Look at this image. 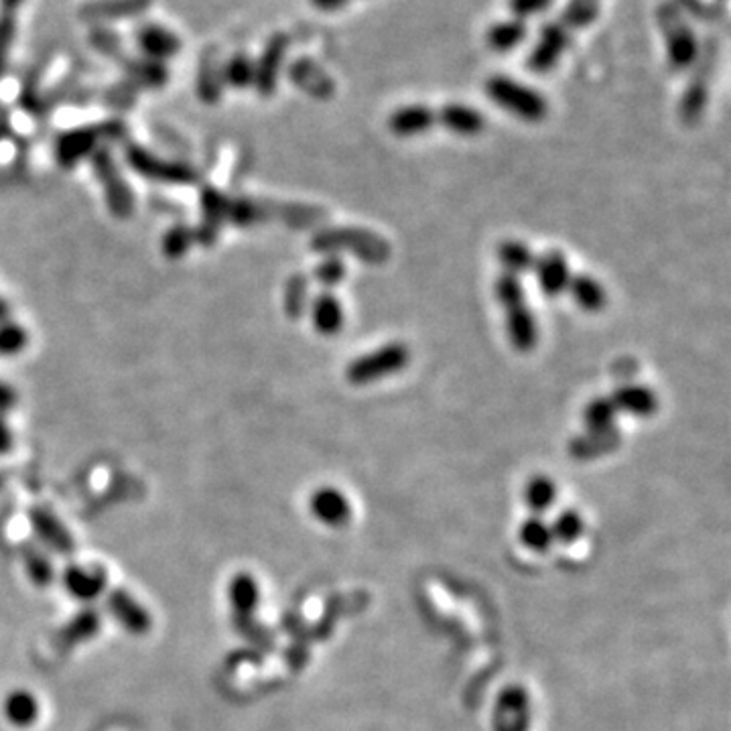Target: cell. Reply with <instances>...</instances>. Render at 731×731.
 Listing matches in <instances>:
<instances>
[{
  "label": "cell",
  "instance_id": "8992f818",
  "mask_svg": "<svg viewBox=\"0 0 731 731\" xmlns=\"http://www.w3.org/2000/svg\"><path fill=\"white\" fill-rule=\"evenodd\" d=\"M409 362L411 350L401 342H390L352 360L346 368V378L354 386H366L405 370Z\"/></svg>",
  "mask_w": 731,
  "mask_h": 731
},
{
  "label": "cell",
  "instance_id": "ac0fdd59",
  "mask_svg": "<svg viewBox=\"0 0 731 731\" xmlns=\"http://www.w3.org/2000/svg\"><path fill=\"white\" fill-rule=\"evenodd\" d=\"M437 126H443L451 135L472 139L486 130V116L476 106L447 102L437 108Z\"/></svg>",
  "mask_w": 731,
  "mask_h": 731
},
{
  "label": "cell",
  "instance_id": "8d00e7d4",
  "mask_svg": "<svg viewBox=\"0 0 731 731\" xmlns=\"http://www.w3.org/2000/svg\"><path fill=\"white\" fill-rule=\"evenodd\" d=\"M224 86H226L224 84V76H222V72L218 68L216 59L214 57H212V61L206 59L202 63V68H199V72H197V84H195V88H197L199 100L206 102V104H218L220 98H222Z\"/></svg>",
  "mask_w": 731,
  "mask_h": 731
},
{
  "label": "cell",
  "instance_id": "b9f144b4",
  "mask_svg": "<svg viewBox=\"0 0 731 731\" xmlns=\"http://www.w3.org/2000/svg\"><path fill=\"white\" fill-rule=\"evenodd\" d=\"M23 565L27 571V577L33 581V585L37 587H49L51 581L55 579V569L53 563L49 559L47 553L39 551L37 547H23Z\"/></svg>",
  "mask_w": 731,
  "mask_h": 731
},
{
  "label": "cell",
  "instance_id": "f35d334b",
  "mask_svg": "<svg viewBox=\"0 0 731 731\" xmlns=\"http://www.w3.org/2000/svg\"><path fill=\"white\" fill-rule=\"evenodd\" d=\"M224 84L234 90L254 88V59L248 53H234L222 70Z\"/></svg>",
  "mask_w": 731,
  "mask_h": 731
},
{
  "label": "cell",
  "instance_id": "5b68a950",
  "mask_svg": "<svg viewBox=\"0 0 731 731\" xmlns=\"http://www.w3.org/2000/svg\"><path fill=\"white\" fill-rule=\"evenodd\" d=\"M717 41L709 39L705 43V47L701 45V53L697 63L693 65V74L691 80L679 100V118L683 124L687 126H695L703 120V114L707 110L709 104V92H711V80L715 76L717 70Z\"/></svg>",
  "mask_w": 731,
  "mask_h": 731
},
{
  "label": "cell",
  "instance_id": "7bdbcfd3",
  "mask_svg": "<svg viewBox=\"0 0 731 731\" xmlns=\"http://www.w3.org/2000/svg\"><path fill=\"white\" fill-rule=\"evenodd\" d=\"M348 275V267L344 258L336 256V254H327L323 256V260L317 262V267L313 271V279L317 285H321L325 291L336 289L338 285H342L346 281Z\"/></svg>",
  "mask_w": 731,
  "mask_h": 731
},
{
  "label": "cell",
  "instance_id": "6da1fadb",
  "mask_svg": "<svg viewBox=\"0 0 731 731\" xmlns=\"http://www.w3.org/2000/svg\"><path fill=\"white\" fill-rule=\"evenodd\" d=\"M311 250L317 254H352L370 267H382L392 256L390 242L376 232L354 228V226H336V228H319L311 236Z\"/></svg>",
  "mask_w": 731,
  "mask_h": 731
},
{
  "label": "cell",
  "instance_id": "ffe728a7",
  "mask_svg": "<svg viewBox=\"0 0 731 731\" xmlns=\"http://www.w3.org/2000/svg\"><path fill=\"white\" fill-rule=\"evenodd\" d=\"M502 311L506 315V334L512 348L522 354L533 352L539 344V323L528 303L524 301Z\"/></svg>",
  "mask_w": 731,
  "mask_h": 731
},
{
  "label": "cell",
  "instance_id": "5bb4252c",
  "mask_svg": "<svg viewBox=\"0 0 731 731\" xmlns=\"http://www.w3.org/2000/svg\"><path fill=\"white\" fill-rule=\"evenodd\" d=\"M230 197L216 187L202 191V224L195 230V242L206 248L214 246L224 224L228 222Z\"/></svg>",
  "mask_w": 731,
  "mask_h": 731
},
{
  "label": "cell",
  "instance_id": "6f0895ef",
  "mask_svg": "<svg viewBox=\"0 0 731 731\" xmlns=\"http://www.w3.org/2000/svg\"><path fill=\"white\" fill-rule=\"evenodd\" d=\"M5 484H7V474H3V472H0V490H3V488H5Z\"/></svg>",
  "mask_w": 731,
  "mask_h": 731
},
{
  "label": "cell",
  "instance_id": "d6986e66",
  "mask_svg": "<svg viewBox=\"0 0 731 731\" xmlns=\"http://www.w3.org/2000/svg\"><path fill=\"white\" fill-rule=\"evenodd\" d=\"M153 0H90L80 9V19L92 25H108L147 13Z\"/></svg>",
  "mask_w": 731,
  "mask_h": 731
},
{
  "label": "cell",
  "instance_id": "836d02e7",
  "mask_svg": "<svg viewBox=\"0 0 731 731\" xmlns=\"http://www.w3.org/2000/svg\"><path fill=\"white\" fill-rule=\"evenodd\" d=\"M5 717L17 727H29L39 719V701L25 689L13 691L5 701Z\"/></svg>",
  "mask_w": 731,
  "mask_h": 731
},
{
  "label": "cell",
  "instance_id": "9f6ffc18",
  "mask_svg": "<svg viewBox=\"0 0 731 731\" xmlns=\"http://www.w3.org/2000/svg\"><path fill=\"white\" fill-rule=\"evenodd\" d=\"M9 315H11V307L3 297H0V321H7Z\"/></svg>",
  "mask_w": 731,
  "mask_h": 731
},
{
  "label": "cell",
  "instance_id": "4fadbf2b",
  "mask_svg": "<svg viewBox=\"0 0 731 731\" xmlns=\"http://www.w3.org/2000/svg\"><path fill=\"white\" fill-rule=\"evenodd\" d=\"M388 130L398 139H413L427 135L437 126V108L429 104H405L390 112L386 120Z\"/></svg>",
  "mask_w": 731,
  "mask_h": 731
},
{
  "label": "cell",
  "instance_id": "d590c367",
  "mask_svg": "<svg viewBox=\"0 0 731 731\" xmlns=\"http://www.w3.org/2000/svg\"><path fill=\"white\" fill-rule=\"evenodd\" d=\"M618 411L610 396H595L583 409V425L587 431H610L616 429Z\"/></svg>",
  "mask_w": 731,
  "mask_h": 731
},
{
  "label": "cell",
  "instance_id": "30bf717a",
  "mask_svg": "<svg viewBox=\"0 0 731 731\" xmlns=\"http://www.w3.org/2000/svg\"><path fill=\"white\" fill-rule=\"evenodd\" d=\"M571 43L573 39L553 19H549L539 29V37L526 55V70L537 76L553 72L563 59V55L567 53V49L571 47Z\"/></svg>",
  "mask_w": 731,
  "mask_h": 731
},
{
  "label": "cell",
  "instance_id": "4316f807",
  "mask_svg": "<svg viewBox=\"0 0 731 731\" xmlns=\"http://www.w3.org/2000/svg\"><path fill=\"white\" fill-rule=\"evenodd\" d=\"M604 0H567L565 7L553 19L571 39L589 27H593L602 15Z\"/></svg>",
  "mask_w": 731,
  "mask_h": 731
},
{
  "label": "cell",
  "instance_id": "3957f363",
  "mask_svg": "<svg viewBox=\"0 0 731 731\" xmlns=\"http://www.w3.org/2000/svg\"><path fill=\"white\" fill-rule=\"evenodd\" d=\"M484 94L492 104L528 124L543 122L551 110L545 94L504 74L490 76L484 82Z\"/></svg>",
  "mask_w": 731,
  "mask_h": 731
},
{
  "label": "cell",
  "instance_id": "db71d44e",
  "mask_svg": "<svg viewBox=\"0 0 731 731\" xmlns=\"http://www.w3.org/2000/svg\"><path fill=\"white\" fill-rule=\"evenodd\" d=\"M13 449V431L7 425L5 417L0 415V455H5Z\"/></svg>",
  "mask_w": 731,
  "mask_h": 731
},
{
  "label": "cell",
  "instance_id": "44dd1931",
  "mask_svg": "<svg viewBox=\"0 0 731 731\" xmlns=\"http://www.w3.org/2000/svg\"><path fill=\"white\" fill-rule=\"evenodd\" d=\"M311 514L329 528H340L346 526L352 518V504L344 492L338 488H319L313 492L309 500Z\"/></svg>",
  "mask_w": 731,
  "mask_h": 731
},
{
  "label": "cell",
  "instance_id": "ee69618b",
  "mask_svg": "<svg viewBox=\"0 0 731 731\" xmlns=\"http://www.w3.org/2000/svg\"><path fill=\"white\" fill-rule=\"evenodd\" d=\"M193 244H195V230L189 228L187 224H175L165 232L161 240V252L169 260H177L185 256Z\"/></svg>",
  "mask_w": 731,
  "mask_h": 731
},
{
  "label": "cell",
  "instance_id": "603a6c76",
  "mask_svg": "<svg viewBox=\"0 0 731 731\" xmlns=\"http://www.w3.org/2000/svg\"><path fill=\"white\" fill-rule=\"evenodd\" d=\"M63 587L80 602H94L104 593L108 577L102 567L68 565L63 571Z\"/></svg>",
  "mask_w": 731,
  "mask_h": 731
},
{
  "label": "cell",
  "instance_id": "f546056e",
  "mask_svg": "<svg viewBox=\"0 0 731 731\" xmlns=\"http://www.w3.org/2000/svg\"><path fill=\"white\" fill-rule=\"evenodd\" d=\"M124 72L130 86H139L147 90H159L169 82V70L163 61H155L149 57L141 59H124Z\"/></svg>",
  "mask_w": 731,
  "mask_h": 731
},
{
  "label": "cell",
  "instance_id": "277c9868",
  "mask_svg": "<svg viewBox=\"0 0 731 731\" xmlns=\"http://www.w3.org/2000/svg\"><path fill=\"white\" fill-rule=\"evenodd\" d=\"M124 132L126 126L118 120L65 130L55 141V159L61 167L72 169L82 159L94 155L100 149L102 141H118L120 137H124Z\"/></svg>",
  "mask_w": 731,
  "mask_h": 731
},
{
  "label": "cell",
  "instance_id": "f5cc1de1",
  "mask_svg": "<svg viewBox=\"0 0 731 731\" xmlns=\"http://www.w3.org/2000/svg\"><path fill=\"white\" fill-rule=\"evenodd\" d=\"M352 0H309V5L321 13H338L346 9Z\"/></svg>",
  "mask_w": 731,
  "mask_h": 731
},
{
  "label": "cell",
  "instance_id": "8fae6325",
  "mask_svg": "<svg viewBox=\"0 0 731 731\" xmlns=\"http://www.w3.org/2000/svg\"><path fill=\"white\" fill-rule=\"evenodd\" d=\"M289 82L315 100H331L336 96V82L311 57H297L285 68Z\"/></svg>",
  "mask_w": 731,
  "mask_h": 731
},
{
  "label": "cell",
  "instance_id": "bcb514c9",
  "mask_svg": "<svg viewBox=\"0 0 731 731\" xmlns=\"http://www.w3.org/2000/svg\"><path fill=\"white\" fill-rule=\"evenodd\" d=\"M585 528V522L581 518V514L577 510H563L557 514V518L553 520L551 524V530H553V539L561 541V543H575Z\"/></svg>",
  "mask_w": 731,
  "mask_h": 731
},
{
  "label": "cell",
  "instance_id": "d6a6232c",
  "mask_svg": "<svg viewBox=\"0 0 731 731\" xmlns=\"http://www.w3.org/2000/svg\"><path fill=\"white\" fill-rule=\"evenodd\" d=\"M496 256H498V262L500 267L504 269L506 275H512V277H522L526 273L533 271L535 267V252L530 250V246L522 240H504L498 244V250H496Z\"/></svg>",
  "mask_w": 731,
  "mask_h": 731
},
{
  "label": "cell",
  "instance_id": "60d3db41",
  "mask_svg": "<svg viewBox=\"0 0 731 731\" xmlns=\"http://www.w3.org/2000/svg\"><path fill=\"white\" fill-rule=\"evenodd\" d=\"M518 537L526 549L537 551V553L547 551L551 547V543L555 541L551 524H547L541 516H533V518L524 520L518 530Z\"/></svg>",
  "mask_w": 731,
  "mask_h": 731
},
{
  "label": "cell",
  "instance_id": "11a10c76",
  "mask_svg": "<svg viewBox=\"0 0 731 731\" xmlns=\"http://www.w3.org/2000/svg\"><path fill=\"white\" fill-rule=\"evenodd\" d=\"M25 0H0V15L15 17V13L23 7Z\"/></svg>",
  "mask_w": 731,
  "mask_h": 731
},
{
  "label": "cell",
  "instance_id": "e0dca14e",
  "mask_svg": "<svg viewBox=\"0 0 731 731\" xmlns=\"http://www.w3.org/2000/svg\"><path fill=\"white\" fill-rule=\"evenodd\" d=\"M530 697L522 687H508L500 693L494 711V731H528Z\"/></svg>",
  "mask_w": 731,
  "mask_h": 731
},
{
  "label": "cell",
  "instance_id": "e575fe53",
  "mask_svg": "<svg viewBox=\"0 0 731 731\" xmlns=\"http://www.w3.org/2000/svg\"><path fill=\"white\" fill-rule=\"evenodd\" d=\"M283 305L289 319H301L311 305V283L309 277L297 273L289 277L283 293Z\"/></svg>",
  "mask_w": 731,
  "mask_h": 731
},
{
  "label": "cell",
  "instance_id": "7402d4cb",
  "mask_svg": "<svg viewBox=\"0 0 731 731\" xmlns=\"http://www.w3.org/2000/svg\"><path fill=\"white\" fill-rule=\"evenodd\" d=\"M610 398L618 413H626L638 419L654 417L660 407L658 394L652 388L638 382H626L618 386Z\"/></svg>",
  "mask_w": 731,
  "mask_h": 731
},
{
  "label": "cell",
  "instance_id": "f907efd6",
  "mask_svg": "<svg viewBox=\"0 0 731 731\" xmlns=\"http://www.w3.org/2000/svg\"><path fill=\"white\" fill-rule=\"evenodd\" d=\"M17 35V21L15 17L0 15V76L5 74L9 65V55L13 49V41Z\"/></svg>",
  "mask_w": 731,
  "mask_h": 731
},
{
  "label": "cell",
  "instance_id": "4dcf8cb0",
  "mask_svg": "<svg viewBox=\"0 0 731 731\" xmlns=\"http://www.w3.org/2000/svg\"><path fill=\"white\" fill-rule=\"evenodd\" d=\"M230 604L234 610V620H248L256 612L260 604V587L258 581L250 573H238L232 577L230 587Z\"/></svg>",
  "mask_w": 731,
  "mask_h": 731
},
{
  "label": "cell",
  "instance_id": "9a60e30c",
  "mask_svg": "<svg viewBox=\"0 0 731 731\" xmlns=\"http://www.w3.org/2000/svg\"><path fill=\"white\" fill-rule=\"evenodd\" d=\"M29 520L31 526L35 530V535L39 537V541L51 549L57 555H72L76 549V541L72 537V533L49 508L45 506H35L29 512Z\"/></svg>",
  "mask_w": 731,
  "mask_h": 731
},
{
  "label": "cell",
  "instance_id": "7c38bea8",
  "mask_svg": "<svg viewBox=\"0 0 731 731\" xmlns=\"http://www.w3.org/2000/svg\"><path fill=\"white\" fill-rule=\"evenodd\" d=\"M106 610L132 636H145L153 628L151 612L126 589H114L108 593Z\"/></svg>",
  "mask_w": 731,
  "mask_h": 731
},
{
  "label": "cell",
  "instance_id": "f1b7e54d",
  "mask_svg": "<svg viewBox=\"0 0 731 731\" xmlns=\"http://www.w3.org/2000/svg\"><path fill=\"white\" fill-rule=\"evenodd\" d=\"M567 293L571 295L575 305L585 313H600L608 305L606 287L587 273L573 275L569 281Z\"/></svg>",
  "mask_w": 731,
  "mask_h": 731
},
{
  "label": "cell",
  "instance_id": "52a82bcc",
  "mask_svg": "<svg viewBox=\"0 0 731 731\" xmlns=\"http://www.w3.org/2000/svg\"><path fill=\"white\" fill-rule=\"evenodd\" d=\"M128 167L145 179L169 185H193L199 181V173L181 161H167L147 151L141 145H128L124 151Z\"/></svg>",
  "mask_w": 731,
  "mask_h": 731
},
{
  "label": "cell",
  "instance_id": "83f0119b",
  "mask_svg": "<svg viewBox=\"0 0 731 731\" xmlns=\"http://www.w3.org/2000/svg\"><path fill=\"white\" fill-rule=\"evenodd\" d=\"M528 33H530V29H528L526 21L508 17V19L492 23L486 29L484 39H486V45L490 51H494L498 55H506V53L516 51L528 39Z\"/></svg>",
  "mask_w": 731,
  "mask_h": 731
},
{
  "label": "cell",
  "instance_id": "7dc6e473",
  "mask_svg": "<svg viewBox=\"0 0 731 731\" xmlns=\"http://www.w3.org/2000/svg\"><path fill=\"white\" fill-rule=\"evenodd\" d=\"M494 295H496V301L500 303L502 309H508V307H514V305L526 301V293H524L522 281L518 277L506 275V273H502L496 279V283H494Z\"/></svg>",
  "mask_w": 731,
  "mask_h": 731
},
{
  "label": "cell",
  "instance_id": "1f68e13d",
  "mask_svg": "<svg viewBox=\"0 0 731 731\" xmlns=\"http://www.w3.org/2000/svg\"><path fill=\"white\" fill-rule=\"evenodd\" d=\"M100 628H102L100 612H96L94 608H84L59 630L57 638H59L61 646L72 648L76 644H82V642H88V640L96 638Z\"/></svg>",
  "mask_w": 731,
  "mask_h": 731
},
{
  "label": "cell",
  "instance_id": "2e32d148",
  "mask_svg": "<svg viewBox=\"0 0 731 731\" xmlns=\"http://www.w3.org/2000/svg\"><path fill=\"white\" fill-rule=\"evenodd\" d=\"M533 273L537 277V283L545 297L557 299L563 293H567L569 281H571V269L569 260L561 250H547L541 256H537Z\"/></svg>",
  "mask_w": 731,
  "mask_h": 731
},
{
  "label": "cell",
  "instance_id": "c3c4849f",
  "mask_svg": "<svg viewBox=\"0 0 731 731\" xmlns=\"http://www.w3.org/2000/svg\"><path fill=\"white\" fill-rule=\"evenodd\" d=\"M90 43L98 53L110 59H122V39L108 25H96L90 33Z\"/></svg>",
  "mask_w": 731,
  "mask_h": 731
},
{
  "label": "cell",
  "instance_id": "484cf974",
  "mask_svg": "<svg viewBox=\"0 0 731 731\" xmlns=\"http://www.w3.org/2000/svg\"><path fill=\"white\" fill-rule=\"evenodd\" d=\"M137 45L145 53V57L163 61V63L167 59L175 57L183 47L181 39L171 29H167L163 25H155V23L143 25L137 31Z\"/></svg>",
  "mask_w": 731,
  "mask_h": 731
},
{
  "label": "cell",
  "instance_id": "816d5d0a",
  "mask_svg": "<svg viewBox=\"0 0 731 731\" xmlns=\"http://www.w3.org/2000/svg\"><path fill=\"white\" fill-rule=\"evenodd\" d=\"M17 401H19V396H17L15 388L5 382H0V415H5L11 409H15Z\"/></svg>",
  "mask_w": 731,
  "mask_h": 731
},
{
  "label": "cell",
  "instance_id": "d4e9b609",
  "mask_svg": "<svg viewBox=\"0 0 731 731\" xmlns=\"http://www.w3.org/2000/svg\"><path fill=\"white\" fill-rule=\"evenodd\" d=\"M622 445L620 429L585 431L569 441V455L577 461H591L616 451Z\"/></svg>",
  "mask_w": 731,
  "mask_h": 731
},
{
  "label": "cell",
  "instance_id": "ab89813d",
  "mask_svg": "<svg viewBox=\"0 0 731 731\" xmlns=\"http://www.w3.org/2000/svg\"><path fill=\"white\" fill-rule=\"evenodd\" d=\"M228 222L240 228H250L256 224L267 222V216H264V204L262 199H248V197H236L230 199L228 206Z\"/></svg>",
  "mask_w": 731,
  "mask_h": 731
},
{
  "label": "cell",
  "instance_id": "74e56055",
  "mask_svg": "<svg viewBox=\"0 0 731 731\" xmlns=\"http://www.w3.org/2000/svg\"><path fill=\"white\" fill-rule=\"evenodd\" d=\"M524 500L535 514H543L557 502V484L547 476L530 478L524 488Z\"/></svg>",
  "mask_w": 731,
  "mask_h": 731
},
{
  "label": "cell",
  "instance_id": "cb8c5ba5",
  "mask_svg": "<svg viewBox=\"0 0 731 731\" xmlns=\"http://www.w3.org/2000/svg\"><path fill=\"white\" fill-rule=\"evenodd\" d=\"M307 313L311 317V323H313L317 334H321L325 338L338 336L340 331L344 329L346 313H344V307H342L340 299L334 293L323 291L317 297H313Z\"/></svg>",
  "mask_w": 731,
  "mask_h": 731
},
{
  "label": "cell",
  "instance_id": "ba28073f",
  "mask_svg": "<svg viewBox=\"0 0 731 731\" xmlns=\"http://www.w3.org/2000/svg\"><path fill=\"white\" fill-rule=\"evenodd\" d=\"M92 169L104 189L106 206L110 214L118 220H128L132 212H135V195H132V189L124 181L122 171L118 169L112 153L100 147L92 155Z\"/></svg>",
  "mask_w": 731,
  "mask_h": 731
},
{
  "label": "cell",
  "instance_id": "f6af8a7d",
  "mask_svg": "<svg viewBox=\"0 0 731 731\" xmlns=\"http://www.w3.org/2000/svg\"><path fill=\"white\" fill-rule=\"evenodd\" d=\"M29 344V334L21 323L0 321V356L11 358L21 354Z\"/></svg>",
  "mask_w": 731,
  "mask_h": 731
},
{
  "label": "cell",
  "instance_id": "7a4b0ae2",
  "mask_svg": "<svg viewBox=\"0 0 731 731\" xmlns=\"http://www.w3.org/2000/svg\"><path fill=\"white\" fill-rule=\"evenodd\" d=\"M654 23L664 43V55L675 72H689L699 59L701 41L673 0H662L654 9Z\"/></svg>",
  "mask_w": 731,
  "mask_h": 731
},
{
  "label": "cell",
  "instance_id": "681fc988",
  "mask_svg": "<svg viewBox=\"0 0 731 731\" xmlns=\"http://www.w3.org/2000/svg\"><path fill=\"white\" fill-rule=\"evenodd\" d=\"M555 3L557 0H506V7L510 11V17L528 21L533 17L545 15L549 9H553Z\"/></svg>",
  "mask_w": 731,
  "mask_h": 731
},
{
  "label": "cell",
  "instance_id": "9c48e42d",
  "mask_svg": "<svg viewBox=\"0 0 731 731\" xmlns=\"http://www.w3.org/2000/svg\"><path fill=\"white\" fill-rule=\"evenodd\" d=\"M289 47L291 37L283 31H277L264 43V49L254 61V88L262 98H271L277 92L281 74L285 72L287 65Z\"/></svg>",
  "mask_w": 731,
  "mask_h": 731
}]
</instances>
